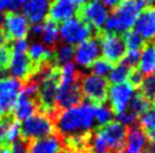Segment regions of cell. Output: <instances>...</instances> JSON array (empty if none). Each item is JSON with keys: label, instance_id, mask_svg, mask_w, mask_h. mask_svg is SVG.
Instances as JSON below:
<instances>
[{"label": "cell", "instance_id": "obj_5", "mask_svg": "<svg viewBox=\"0 0 155 153\" xmlns=\"http://www.w3.org/2000/svg\"><path fill=\"white\" fill-rule=\"evenodd\" d=\"M78 85L82 96L87 101L94 105H100L103 104L104 100L107 99L109 82L105 78L88 73L79 78Z\"/></svg>", "mask_w": 155, "mask_h": 153}, {"label": "cell", "instance_id": "obj_46", "mask_svg": "<svg viewBox=\"0 0 155 153\" xmlns=\"http://www.w3.org/2000/svg\"><path fill=\"white\" fill-rule=\"evenodd\" d=\"M145 1V4H146L147 7H151L153 5H155V0H144Z\"/></svg>", "mask_w": 155, "mask_h": 153}, {"label": "cell", "instance_id": "obj_11", "mask_svg": "<svg viewBox=\"0 0 155 153\" xmlns=\"http://www.w3.org/2000/svg\"><path fill=\"white\" fill-rule=\"evenodd\" d=\"M1 30L8 41L22 39L28 35L30 23L22 14L8 13L4 17Z\"/></svg>", "mask_w": 155, "mask_h": 153}, {"label": "cell", "instance_id": "obj_31", "mask_svg": "<svg viewBox=\"0 0 155 153\" xmlns=\"http://www.w3.org/2000/svg\"><path fill=\"white\" fill-rule=\"evenodd\" d=\"M122 39L125 42L127 50H140L145 45V39L138 34L136 30L126 32Z\"/></svg>", "mask_w": 155, "mask_h": 153}, {"label": "cell", "instance_id": "obj_16", "mask_svg": "<svg viewBox=\"0 0 155 153\" xmlns=\"http://www.w3.org/2000/svg\"><path fill=\"white\" fill-rule=\"evenodd\" d=\"M22 86V81L13 76L0 79V102L8 111H12Z\"/></svg>", "mask_w": 155, "mask_h": 153}, {"label": "cell", "instance_id": "obj_45", "mask_svg": "<svg viewBox=\"0 0 155 153\" xmlns=\"http://www.w3.org/2000/svg\"><path fill=\"white\" fill-rule=\"evenodd\" d=\"M8 113H9V111H7V109L4 107V105L0 102V120H1L2 118H5V117H7L6 115L8 114Z\"/></svg>", "mask_w": 155, "mask_h": 153}, {"label": "cell", "instance_id": "obj_26", "mask_svg": "<svg viewBox=\"0 0 155 153\" xmlns=\"http://www.w3.org/2000/svg\"><path fill=\"white\" fill-rule=\"evenodd\" d=\"M130 72H131V69L129 67H127L126 64L119 62L116 67L112 68V70L108 74V79L107 80L111 85L124 83V82H127V80L129 79Z\"/></svg>", "mask_w": 155, "mask_h": 153}, {"label": "cell", "instance_id": "obj_35", "mask_svg": "<svg viewBox=\"0 0 155 153\" xmlns=\"http://www.w3.org/2000/svg\"><path fill=\"white\" fill-rule=\"evenodd\" d=\"M139 58H140V50H127L120 62L133 69L134 67H137Z\"/></svg>", "mask_w": 155, "mask_h": 153}, {"label": "cell", "instance_id": "obj_25", "mask_svg": "<svg viewBox=\"0 0 155 153\" xmlns=\"http://www.w3.org/2000/svg\"><path fill=\"white\" fill-rule=\"evenodd\" d=\"M41 38H42V42L45 46H56L59 42V39H60L59 27L57 25V23L52 20H48L43 23V32H42Z\"/></svg>", "mask_w": 155, "mask_h": 153}, {"label": "cell", "instance_id": "obj_32", "mask_svg": "<svg viewBox=\"0 0 155 153\" xmlns=\"http://www.w3.org/2000/svg\"><path fill=\"white\" fill-rule=\"evenodd\" d=\"M140 90V95L147 100H155V74L147 76L144 78L140 86L138 87Z\"/></svg>", "mask_w": 155, "mask_h": 153}, {"label": "cell", "instance_id": "obj_22", "mask_svg": "<svg viewBox=\"0 0 155 153\" xmlns=\"http://www.w3.org/2000/svg\"><path fill=\"white\" fill-rule=\"evenodd\" d=\"M12 111H13L15 120L24 122L36 113L38 102L35 101V99H32V98H24L18 96L15 104H14L13 108H12Z\"/></svg>", "mask_w": 155, "mask_h": 153}, {"label": "cell", "instance_id": "obj_8", "mask_svg": "<svg viewBox=\"0 0 155 153\" xmlns=\"http://www.w3.org/2000/svg\"><path fill=\"white\" fill-rule=\"evenodd\" d=\"M81 19L92 27V30H101L103 28L104 23L109 17V8H107L100 0H92L83 4L79 9Z\"/></svg>", "mask_w": 155, "mask_h": 153}, {"label": "cell", "instance_id": "obj_23", "mask_svg": "<svg viewBox=\"0 0 155 153\" xmlns=\"http://www.w3.org/2000/svg\"><path fill=\"white\" fill-rule=\"evenodd\" d=\"M137 67L143 76L155 74V42L144 45Z\"/></svg>", "mask_w": 155, "mask_h": 153}, {"label": "cell", "instance_id": "obj_39", "mask_svg": "<svg viewBox=\"0 0 155 153\" xmlns=\"http://www.w3.org/2000/svg\"><path fill=\"white\" fill-rule=\"evenodd\" d=\"M143 79H144V76H143V74L139 72L138 70H131L129 79H128V82L133 86L134 88H136V87H139V86H140Z\"/></svg>", "mask_w": 155, "mask_h": 153}, {"label": "cell", "instance_id": "obj_7", "mask_svg": "<svg viewBox=\"0 0 155 153\" xmlns=\"http://www.w3.org/2000/svg\"><path fill=\"white\" fill-rule=\"evenodd\" d=\"M135 95L136 92L133 86L129 82H124L109 87L107 98L113 113L119 114L128 109V106Z\"/></svg>", "mask_w": 155, "mask_h": 153}, {"label": "cell", "instance_id": "obj_17", "mask_svg": "<svg viewBox=\"0 0 155 153\" xmlns=\"http://www.w3.org/2000/svg\"><path fill=\"white\" fill-rule=\"evenodd\" d=\"M82 98L83 96L78 83L70 86L59 85L56 97V108L58 111H61L69 107L76 106L82 102Z\"/></svg>", "mask_w": 155, "mask_h": 153}, {"label": "cell", "instance_id": "obj_18", "mask_svg": "<svg viewBox=\"0 0 155 153\" xmlns=\"http://www.w3.org/2000/svg\"><path fill=\"white\" fill-rule=\"evenodd\" d=\"M62 149L64 139L54 133L28 142V153H59Z\"/></svg>", "mask_w": 155, "mask_h": 153}, {"label": "cell", "instance_id": "obj_14", "mask_svg": "<svg viewBox=\"0 0 155 153\" xmlns=\"http://www.w3.org/2000/svg\"><path fill=\"white\" fill-rule=\"evenodd\" d=\"M84 0H52L48 16L54 23H64L76 16Z\"/></svg>", "mask_w": 155, "mask_h": 153}, {"label": "cell", "instance_id": "obj_29", "mask_svg": "<svg viewBox=\"0 0 155 153\" xmlns=\"http://www.w3.org/2000/svg\"><path fill=\"white\" fill-rule=\"evenodd\" d=\"M19 139H21V124L17 120L10 118L5 130L4 143L10 145Z\"/></svg>", "mask_w": 155, "mask_h": 153}, {"label": "cell", "instance_id": "obj_41", "mask_svg": "<svg viewBox=\"0 0 155 153\" xmlns=\"http://www.w3.org/2000/svg\"><path fill=\"white\" fill-rule=\"evenodd\" d=\"M23 0H12L8 7V13H18L22 8Z\"/></svg>", "mask_w": 155, "mask_h": 153}, {"label": "cell", "instance_id": "obj_49", "mask_svg": "<svg viewBox=\"0 0 155 153\" xmlns=\"http://www.w3.org/2000/svg\"><path fill=\"white\" fill-rule=\"evenodd\" d=\"M2 20H4V17L1 16V14H0V30L2 28Z\"/></svg>", "mask_w": 155, "mask_h": 153}, {"label": "cell", "instance_id": "obj_36", "mask_svg": "<svg viewBox=\"0 0 155 153\" xmlns=\"http://www.w3.org/2000/svg\"><path fill=\"white\" fill-rule=\"evenodd\" d=\"M137 119H138V116L137 115H135L133 111H130L129 109H126L125 111H122V113H119V114H117V122H119L120 124H122L124 126H134L135 124L137 123Z\"/></svg>", "mask_w": 155, "mask_h": 153}, {"label": "cell", "instance_id": "obj_21", "mask_svg": "<svg viewBox=\"0 0 155 153\" xmlns=\"http://www.w3.org/2000/svg\"><path fill=\"white\" fill-rule=\"evenodd\" d=\"M27 56L30 58L32 63L36 68L41 69V65H45V63L50 62L53 56V51L50 47L45 46L41 42H33L28 45L27 48Z\"/></svg>", "mask_w": 155, "mask_h": 153}, {"label": "cell", "instance_id": "obj_9", "mask_svg": "<svg viewBox=\"0 0 155 153\" xmlns=\"http://www.w3.org/2000/svg\"><path fill=\"white\" fill-rule=\"evenodd\" d=\"M128 128L124 126L119 122L112 120L111 123L107 124L97 130L100 135L102 136L103 141L108 146V150L112 152L120 153L124 151Z\"/></svg>", "mask_w": 155, "mask_h": 153}, {"label": "cell", "instance_id": "obj_20", "mask_svg": "<svg viewBox=\"0 0 155 153\" xmlns=\"http://www.w3.org/2000/svg\"><path fill=\"white\" fill-rule=\"evenodd\" d=\"M147 143V135L142 128L134 125L127 130L125 148L122 153H140Z\"/></svg>", "mask_w": 155, "mask_h": 153}, {"label": "cell", "instance_id": "obj_50", "mask_svg": "<svg viewBox=\"0 0 155 153\" xmlns=\"http://www.w3.org/2000/svg\"><path fill=\"white\" fill-rule=\"evenodd\" d=\"M4 74H5L4 70H2V69H0V79H2V78H4Z\"/></svg>", "mask_w": 155, "mask_h": 153}, {"label": "cell", "instance_id": "obj_48", "mask_svg": "<svg viewBox=\"0 0 155 153\" xmlns=\"http://www.w3.org/2000/svg\"><path fill=\"white\" fill-rule=\"evenodd\" d=\"M150 137H151L152 142H153V143H155V132L151 133V134H150Z\"/></svg>", "mask_w": 155, "mask_h": 153}, {"label": "cell", "instance_id": "obj_10", "mask_svg": "<svg viewBox=\"0 0 155 153\" xmlns=\"http://www.w3.org/2000/svg\"><path fill=\"white\" fill-rule=\"evenodd\" d=\"M8 72L10 76L18 80H27L32 76L36 74L40 69L32 63L27 53L24 52H12L8 63Z\"/></svg>", "mask_w": 155, "mask_h": 153}, {"label": "cell", "instance_id": "obj_44", "mask_svg": "<svg viewBox=\"0 0 155 153\" xmlns=\"http://www.w3.org/2000/svg\"><path fill=\"white\" fill-rule=\"evenodd\" d=\"M12 0H0V14H2L4 11H7Z\"/></svg>", "mask_w": 155, "mask_h": 153}, {"label": "cell", "instance_id": "obj_40", "mask_svg": "<svg viewBox=\"0 0 155 153\" xmlns=\"http://www.w3.org/2000/svg\"><path fill=\"white\" fill-rule=\"evenodd\" d=\"M42 32H43V24L42 23H40V24H33V26L30 27L28 35H31L33 38H38V37H41Z\"/></svg>", "mask_w": 155, "mask_h": 153}, {"label": "cell", "instance_id": "obj_52", "mask_svg": "<svg viewBox=\"0 0 155 153\" xmlns=\"http://www.w3.org/2000/svg\"><path fill=\"white\" fill-rule=\"evenodd\" d=\"M110 153H117V152H110Z\"/></svg>", "mask_w": 155, "mask_h": 153}, {"label": "cell", "instance_id": "obj_38", "mask_svg": "<svg viewBox=\"0 0 155 153\" xmlns=\"http://www.w3.org/2000/svg\"><path fill=\"white\" fill-rule=\"evenodd\" d=\"M10 152L12 153H28V143L25 140H17L10 144Z\"/></svg>", "mask_w": 155, "mask_h": 153}, {"label": "cell", "instance_id": "obj_12", "mask_svg": "<svg viewBox=\"0 0 155 153\" xmlns=\"http://www.w3.org/2000/svg\"><path fill=\"white\" fill-rule=\"evenodd\" d=\"M101 55V46L100 39L91 37L84 42L76 45L74 51L75 64L81 68H91Z\"/></svg>", "mask_w": 155, "mask_h": 153}, {"label": "cell", "instance_id": "obj_37", "mask_svg": "<svg viewBox=\"0 0 155 153\" xmlns=\"http://www.w3.org/2000/svg\"><path fill=\"white\" fill-rule=\"evenodd\" d=\"M10 60V47L8 44H0V69H5L8 67Z\"/></svg>", "mask_w": 155, "mask_h": 153}, {"label": "cell", "instance_id": "obj_6", "mask_svg": "<svg viewBox=\"0 0 155 153\" xmlns=\"http://www.w3.org/2000/svg\"><path fill=\"white\" fill-rule=\"evenodd\" d=\"M93 34L92 27L78 17H73L64 21L59 27V36L65 44L78 45L79 43L91 38Z\"/></svg>", "mask_w": 155, "mask_h": 153}, {"label": "cell", "instance_id": "obj_24", "mask_svg": "<svg viewBox=\"0 0 155 153\" xmlns=\"http://www.w3.org/2000/svg\"><path fill=\"white\" fill-rule=\"evenodd\" d=\"M58 70H59V85L60 86H70L78 83L81 73L75 63L70 62V63L64 64Z\"/></svg>", "mask_w": 155, "mask_h": 153}, {"label": "cell", "instance_id": "obj_28", "mask_svg": "<svg viewBox=\"0 0 155 153\" xmlns=\"http://www.w3.org/2000/svg\"><path fill=\"white\" fill-rule=\"evenodd\" d=\"M114 118V113L111 109L110 106H107L104 104H100V105H95L94 111V119L95 124L99 125V127L105 126L107 124L111 123Z\"/></svg>", "mask_w": 155, "mask_h": 153}, {"label": "cell", "instance_id": "obj_3", "mask_svg": "<svg viewBox=\"0 0 155 153\" xmlns=\"http://www.w3.org/2000/svg\"><path fill=\"white\" fill-rule=\"evenodd\" d=\"M39 71L38 100L40 108L48 114L56 113V97L59 87V70L56 65H44Z\"/></svg>", "mask_w": 155, "mask_h": 153}, {"label": "cell", "instance_id": "obj_33", "mask_svg": "<svg viewBox=\"0 0 155 153\" xmlns=\"http://www.w3.org/2000/svg\"><path fill=\"white\" fill-rule=\"evenodd\" d=\"M150 100H147L146 98H144L142 95H135L134 98L131 99L129 106H128V109L130 111H133L135 115H137L138 117L145 113V111L150 108Z\"/></svg>", "mask_w": 155, "mask_h": 153}, {"label": "cell", "instance_id": "obj_1", "mask_svg": "<svg viewBox=\"0 0 155 153\" xmlns=\"http://www.w3.org/2000/svg\"><path fill=\"white\" fill-rule=\"evenodd\" d=\"M94 111L95 105L90 101L57 111L53 119L58 134L66 140L91 134L95 125Z\"/></svg>", "mask_w": 155, "mask_h": 153}, {"label": "cell", "instance_id": "obj_4", "mask_svg": "<svg viewBox=\"0 0 155 153\" xmlns=\"http://www.w3.org/2000/svg\"><path fill=\"white\" fill-rule=\"evenodd\" d=\"M56 131L54 119L48 113H35L21 124V137L25 141L38 140L51 135Z\"/></svg>", "mask_w": 155, "mask_h": 153}, {"label": "cell", "instance_id": "obj_19", "mask_svg": "<svg viewBox=\"0 0 155 153\" xmlns=\"http://www.w3.org/2000/svg\"><path fill=\"white\" fill-rule=\"evenodd\" d=\"M135 30L145 41L155 39V8L148 7L144 9L135 23Z\"/></svg>", "mask_w": 155, "mask_h": 153}, {"label": "cell", "instance_id": "obj_43", "mask_svg": "<svg viewBox=\"0 0 155 153\" xmlns=\"http://www.w3.org/2000/svg\"><path fill=\"white\" fill-rule=\"evenodd\" d=\"M140 153H155V143H153V142L146 143V145L144 146V149L142 150Z\"/></svg>", "mask_w": 155, "mask_h": 153}, {"label": "cell", "instance_id": "obj_13", "mask_svg": "<svg viewBox=\"0 0 155 153\" xmlns=\"http://www.w3.org/2000/svg\"><path fill=\"white\" fill-rule=\"evenodd\" d=\"M100 46L103 59L108 60L112 64L119 63L127 51L122 37L120 35L111 34V33H107L101 37Z\"/></svg>", "mask_w": 155, "mask_h": 153}, {"label": "cell", "instance_id": "obj_30", "mask_svg": "<svg viewBox=\"0 0 155 153\" xmlns=\"http://www.w3.org/2000/svg\"><path fill=\"white\" fill-rule=\"evenodd\" d=\"M139 127L148 134L155 132V107H150L139 116Z\"/></svg>", "mask_w": 155, "mask_h": 153}, {"label": "cell", "instance_id": "obj_47", "mask_svg": "<svg viewBox=\"0 0 155 153\" xmlns=\"http://www.w3.org/2000/svg\"><path fill=\"white\" fill-rule=\"evenodd\" d=\"M59 153H76V152H75V151H73V150H70V149H68V148H67V149H62Z\"/></svg>", "mask_w": 155, "mask_h": 153}, {"label": "cell", "instance_id": "obj_51", "mask_svg": "<svg viewBox=\"0 0 155 153\" xmlns=\"http://www.w3.org/2000/svg\"><path fill=\"white\" fill-rule=\"evenodd\" d=\"M84 1H92V0H84Z\"/></svg>", "mask_w": 155, "mask_h": 153}, {"label": "cell", "instance_id": "obj_2", "mask_svg": "<svg viewBox=\"0 0 155 153\" xmlns=\"http://www.w3.org/2000/svg\"><path fill=\"white\" fill-rule=\"evenodd\" d=\"M147 6L144 0H122L116 11L109 15L103 28L107 33L121 34L131 30L136 19Z\"/></svg>", "mask_w": 155, "mask_h": 153}, {"label": "cell", "instance_id": "obj_42", "mask_svg": "<svg viewBox=\"0 0 155 153\" xmlns=\"http://www.w3.org/2000/svg\"><path fill=\"white\" fill-rule=\"evenodd\" d=\"M122 0H101V2L107 7V8L110 9H116L119 5L121 4Z\"/></svg>", "mask_w": 155, "mask_h": 153}, {"label": "cell", "instance_id": "obj_34", "mask_svg": "<svg viewBox=\"0 0 155 153\" xmlns=\"http://www.w3.org/2000/svg\"><path fill=\"white\" fill-rule=\"evenodd\" d=\"M112 68H113V65H112L111 62H109L108 60L103 59V58H99L94 63L91 65L92 73L95 74V76H102V78L108 76Z\"/></svg>", "mask_w": 155, "mask_h": 153}, {"label": "cell", "instance_id": "obj_15", "mask_svg": "<svg viewBox=\"0 0 155 153\" xmlns=\"http://www.w3.org/2000/svg\"><path fill=\"white\" fill-rule=\"evenodd\" d=\"M51 0H23L22 15L32 24H40L45 20Z\"/></svg>", "mask_w": 155, "mask_h": 153}, {"label": "cell", "instance_id": "obj_27", "mask_svg": "<svg viewBox=\"0 0 155 153\" xmlns=\"http://www.w3.org/2000/svg\"><path fill=\"white\" fill-rule=\"evenodd\" d=\"M74 48L71 45H68V44H61L57 47V50H54L53 52V56H52V60L54 61V65L58 67V65H64V64L70 63L74 60Z\"/></svg>", "mask_w": 155, "mask_h": 153}]
</instances>
